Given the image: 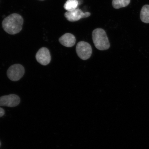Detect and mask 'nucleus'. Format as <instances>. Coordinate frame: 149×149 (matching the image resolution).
Here are the masks:
<instances>
[{
    "label": "nucleus",
    "mask_w": 149,
    "mask_h": 149,
    "mask_svg": "<svg viewBox=\"0 0 149 149\" xmlns=\"http://www.w3.org/2000/svg\"><path fill=\"white\" fill-rule=\"evenodd\" d=\"M23 22V19L21 15L18 14H12L3 20L2 26L6 33L15 35L21 31Z\"/></svg>",
    "instance_id": "1"
},
{
    "label": "nucleus",
    "mask_w": 149,
    "mask_h": 149,
    "mask_svg": "<svg viewBox=\"0 0 149 149\" xmlns=\"http://www.w3.org/2000/svg\"><path fill=\"white\" fill-rule=\"evenodd\" d=\"M92 39L95 47L100 51L109 49L110 47L107 33L103 29L97 28L93 31Z\"/></svg>",
    "instance_id": "2"
},
{
    "label": "nucleus",
    "mask_w": 149,
    "mask_h": 149,
    "mask_svg": "<svg viewBox=\"0 0 149 149\" xmlns=\"http://www.w3.org/2000/svg\"><path fill=\"white\" fill-rule=\"evenodd\" d=\"M76 50L78 56L82 60H87L90 58L92 54V47L86 42L81 41L78 42Z\"/></svg>",
    "instance_id": "3"
},
{
    "label": "nucleus",
    "mask_w": 149,
    "mask_h": 149,
    "mask_svg": "<svg viewBox=\"0 0 149 149\" xmlns=\"http://www.w3.org/2000/svg\"><path fill=\"white\" fill-rule=\"evenodd\" d=\"M25 72V69L22 65L15 64L9 67L7 70V77L12 81H17L23 77Z\"/></svg>",
    "instance_id": "4"
},
{
    "label": "nucleus",
    "mask_w": 149,
    "mask_h": 149,
    "mask_svg": "<svg viewBox=\"0 0 149 149\" xmlns=\"http://www.w3.org/2000/svg\"><path fill=\"white\" fill-rule=\"evenodd\" d=\"M20 101L19 97L15 94L3 96L0 97V106L13 107L18 105Z\"/></svg>",
    "instance_id": "5"
},
{
    "label": "nucleus",
    "mask_w": 149,
    "mask_h": 149,
    "mask_svg": "<svg viewBox=\"0 0 149 149\" xmlns=\"http://www.w3.org/2000/svg\"><path fill=\"white\" fill-rule=\"evenodd\" d=\"M91 14L89 12L84 13L81 9L77 8L71 12H67L64 16L68 21L70 22L77 21L81 19L89 17Z\"/></svg>",
    "instance_id": "6"
},
{
    "label": "nucleus",
    "mask_w": 149,
    "mask_h": 149,
    "mask_svg": "<svg viewBox=\"0 0 149 149\" xmlns=\"http://www.w3.org/2000/svg\"><path fill=\"white\" fill-rule=\"evenodd\" d=\"M36 58L41 65L46 66L51 62V57L49 49L46 47L40 48L37 52Z\"/></svg>",
    "instance_id": "7"
},
{
    "label": "nucleus",
    "mask_w": 149,
    "mask_h": 149,
    "mask_svg": "<svg viewBox=\"0 0 149 149\" xmlns=\"http://www.w3.org/2000/svg\"><path fill=\"white\" fill-rule=\"evenodd\" d=\"M59 41L63 46L67 47H71L75 44L76 39L73 35L67 33L59 38Z\"/></svg>",
    "instance_id": "8"
},
{
    "label": "nucleus",
    "mask_w": 149,
    "mask_h": 149,
    "mask_svg": "<svg viewBox=\"0 0 149 149\" xmlns=\"http://www.w3.org/2000/svg\"><path fill=\"white\" fill-rule=\"evenodd\" d=\"M140 19L143 23H149V5H145L141 8L140 13Z\"/></svg>",
    "instance_id": "9"
},
{
    "label": "nucleus",
    "mask_w": 149,
    "mask_h": 149,
    "mask_svg": "<svg viewBox=\"0 0 149 149\" xmlns=\"http://www.w3.org/2000/svg\"><path fill=\"white\" fill-rule=\"evenodd\" d=\"M79 5L78 0H68L65 3L64 7L65 10L71 12L77 9Z\"/></svg>",
    "instance_id": "10"
},
{
    "label": "nucleus",
    "mask_w": 149,
    "mask_h": 149,
    "mask_svg": "<svg viewBox=\"0 0 149 149\" xmlns=\"http://www.w3.org/2000/svg\"><path fill=\"white\" fill-rule=\"evenodd\" d=\"M130 2V0H113L112 4L113 8L118 9L127 6Z\"/></svg>",
    "instance_id": "11"
},
{
    "label": "nucleus",
    "mask_w": 149,
    "mask_h": 149,
    "mask_svg": "<svg viewBox=\"0 0 149 149\" xmlns=\"http://www.w3.org/2000/svg\"><path fill=\"white\" fill-rule=\"evenodd\" d=\"M5 114V111L2 108L0 107V117H2Z\"/></svg>",
    "instance_id": "12"
},
{
    "label": "nucleus",
    "mask_w": 149,
    "mask_h": 149,
    "mask_svg": "<svg viewBox=\"0 0 149 149\" xmlns=\"http://www.w3.org/2000/svg\"><path fill=\"white\" fill-rule=\"evenodd\" d=\"M40 1H43V0H40Z\"/></svg>",
    "instance_id": "13"
}]
</instances>
